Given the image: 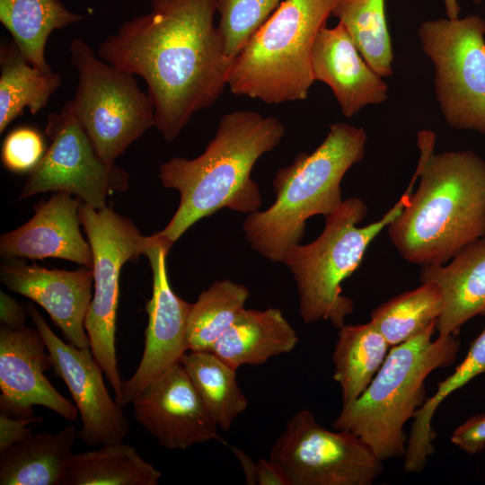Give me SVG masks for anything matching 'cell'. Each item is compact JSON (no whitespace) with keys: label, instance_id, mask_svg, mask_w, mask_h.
I'll use <instances>...</instances> for the list:
<instances>
[{"label":"cell","instance_id":"d6a6232c","mask_svg":"<svg viewBox=\"0 0 485 485\" xmlns=\"http://www.w3.org/2000/svg\"><path fill=\"white\" fill-rule=\"evenodd\" d=\"M43 136L36 128L22 126L4 138L1 150L4 166L12 172H31L46 153Z\"/></svg>","mask_w":485,"mask_h":485},{"label":"cell","instance_id":"7402d4cb","mask_svg":"<svg viewBox=\"0 0 485 485\" xmlns=\"http://www.w3.org/2000/svg\"><path fill=\"white\" fill-rule=\"evenodd\" d=\"M78 430L31 435L0 452L1 485H63Z\"/></svg>","mask_w":485,"mask_h":485},{"label":"cell","instance_id":"9c48e42d","mask_svg":"<svg viewBox=\"0 0 485 485\" xmlns=\"http://www.w3.org/2000/svg\"><path fill=\"white\" fill-rule=\"evenodd\" d=\"M418 36L435 66V93L445 121L485 137V21L479 15L428 20Z\"/></svg>","mask_w":485,"mask_h":485},{"label":"cell","instance_id":"e0dca14e","mask_svg":"<svg viewBox=\"0 0 485 485\" xmlns=\"http://www.w3.org/2000/svg\"><path fill=\"white\" fill-rule=\"evenodd\" d=\"M0 279L11 291L40 304L68 343L90 348L84 322L93 298V268L50 269L17 258L5 259L0 267Z\"/></svg>","mask_w":485,"mask_h":485},{"label":"cell","instance_id":"5b68a950","mask_svg":"<svg viewBox=\"0 0 485 485\" xmlns=\"http://www.w3.org/2000/svg\"><path fill=\"white\" fill-rule=\"evenodd\" d=\"M436 323L410 340L392 347L363 393L342 404L332 423L366 443L382 461L404 456L406 422L425 403V381L436 369L452 365L460 349L457 335L437 336Z\"/></svg>","mask_w":485,"mask_h":485},{"label":"cell","instance_id":"ffe728a7","mask_svg":"<svg viewBox=\"0 0 485 485\" xmlns=\"http://www.w3.org/2000/svg\"><path fill=\"white\" fill-rule=\"evenodd\" d=\"M421 267L420 283L433 282L442 294L438 336L457 335L469 320L485 316V235L466 245L448 264Z\"/></svg>","mask_w":485,"mask_h":485},{"label":"cell","instance_id":"f35d334b","mask_svg":"<svg viewBox=\"0 0 485 485\" xmlns=\"http://www.w3.org/2000/svg\"><path fill=\"white\" fill-rule=\"evenodd\" d=\"M474 4H480L481 0H472ZM446 17L448 19H457L461 12V7L457 0H443Z\"/></svg>","mask_w":485,"mask_h":485},{"label":"cell","instance_id":"74e56055","mask_svg":"<svg viewBox=\"0 0 485 485\" xmlns=\"http://www.w3.org/2000/svg\"><path fill=\"white\" fill-rule=\"evenodd\" d=\"M230 448L233 451L234 454L238 459V462L240 463L242 466V469L245 476L246 484L257 485V480H256L257 463H254L253 460L242 450L235 446H231Z\"/></svg>","mask_w":485,"mask_h":485},{"label":"cell","instance_id":"8d00e7d4","mask_svg":"<svg viewBox=\"0 0 485 485\" xmlns=\"http://www.w3.org/2000/svg\"><path fill=\"white\" fill-rule=\"evenodd\" d=\"M257 485H291L284 470L270 459H260L256 465Z\"/></svg>","mask_w":485,"mask_h":485},{"label":"cell","instance_id":"603a6c76","mask_svg":"<svg viewBox=\"0 0 485 485\" xmlns=\"http://www.w3.org/2000/svg\"><path fill=\"white\" fill-rule=\"evenodd\" d=\"M84 18L59 0H0L1 23L28 62L43 72H52L45 57L49 35Z\"/></svg>","mask_w":485,"mask_h":485},{"label":"cell","instance_id":"cb8c5ba5","mask_svg":"<svg viewBox=\"0 0 485 485\" xmlns=\"http://www.w3.org/2000/svg\"><path fill=\"white\" fill-rule=\"evenodd\" d=\"M62 84L59 74L43 72L23 57L14 41L0 46V133L27 108L37 114Z\"/></svg>","mask_w":485,"mask_h":485},{"label":"cell","instance_id":"4316f807","mask_svg":"<svg viewBox=\"0 0 485 485\" xmlns=\"http://www.w3.org/2000/svg\"><path fill=\"white\" fill-rule=\"evenodd\" d=\"M208 413L227 431L248 406L236 379V370L212 351H186L180 359Z\"/></svg>","mask_w":485,"mask_h":485},{"label":"cell","instance_id":"f1b7e54d","mask_svg":"<svg viewBox=\"0 0 485 485\" xmlns=\"http://www.w3.org/2000/svg\"><path fill=\"white\" fill-rule=\"evenodd\" d=\"M250 296L249 289L230 279L215 281L191 304L186 340L190 351H211L234 323Z\"/></svg>","mask_w":485,"mask_h":485},{"label":"cell","instance_id":"52a82bcc","mask_svg":"<svg viewBox=\"0 0 485 485\" xmlns=\"http://www.w3.org/2000/svg\"><path fill=\"white\" fill-rule=\"evenodd\" d=\"M338 0H283L233 60V94L267 104L305 100L312 51Z\"/></svg>","mask_w":485,"mask_h":485},{"label":"cell","instance_id":"83f0119b","mask_svg":"<svg viewBox=\"0 0 485 485\" xmlns=\"http://www.w3.org/2000/svg\"><path fill=\"white\" fill-rule=\"evenodd\" d=\"M485 374V328L472 342L464 359L454 373L437 384L436 392L414 413L408 437L403 467L406 472H420L435 452L432 419L439 405L451 393L474 377Z\"/></svg>","mask_w":485,"mask_h":485},{"label":"cell","instance_id":"277c9868","mask_svg":"<svg viewBox=\"0 0 485 485\" xmlns=\"http://www.w3.org/2000/svg\"><path fill=\"white\" fill-rule=\"evenodd\" d=\"M366 142L363 128L336 122L313 152L299 153L290 165L278 170L272 183L274 203L248 214L243 221L250 246L269 260L282 262L301 242L308 218L326 216L340 207L341 181L363 159Z\"/></svg>","mask_w":485,"mask_h":485},{"label":"cell","instance_id":"d4e9b609","mask_svg":"<svg viewBox=\"0 0 485 485\" xmlns=\"http://www.w3.org/2000/svg\"><path fill=\"white\" fill-rule=\"evenodd\" d=\"M332 353L333 379L341 389L342 404L358 398L384 364L390 345L371 322L344 324Z\"/></svg>","mask_w":485,"mask_h":485},{"label":"cell","instance_id":"8fae6325","mask_svg":"<svg viewBox=\"0 0 485 485\" xmlns=\"http://www.w3.org/2000/svg\"><path fill=\"white\" fill-rule=\"evenodd\" d=\"M269 459L291 485H371L383 472V462L359 437L325 428L308 410L289 419Z\"/></svg>","mask_w":485,"mask_h":485},{"label":"cell","instance_id":"2e32d148","mask_svg":"<svg viewBox=\"0 0 485 485\" xmlns=\"http://www.w3.org/2000/svg\"><path fill=\"white\" fill-rule=\"evenodd\" d=\"M51 357L37 328L0 327V413L12 418L34 416L33 406H44L75 420L77 407L60 394L45 376Z\"/></svg>","mask_w":485,"mask_h":485},{"label":"cell","instance_id":"4dcf8cb0","mask_svg":"<svg viewBox=\"0 0 485 485\" xmlns=\"http://www.w3.org/2000/svg\"><path fill=\"white\" fill-rule=\"evenodd\" d=\"M332 15L348 31L363 58L380 76L392 74V46L385 0H338Z\"/></svg>","mask_w":485,"mask_h":485},{"label":"cell","instance_id":"4fadbf2b","mask_svg":"<svg viewBox=\"0 0 485 485\" xmlns=\"http://www.w3.org/2000/svg\"><path fill=\"white\" fill-rule=\"evenodd\" d=\"M24 307L46 343L54 374L65 382L81 415L78 437L93 447L121 442L128 433L129 422L122 406L110 397L103 370L91 348L66 343L34 305L27 303Z\"/></svg>","mask_w":485,"mask_h":485},{"label":"cell","instance_id":"f546056e","mask_svg":"<svg viewBox=\"0 0 485 485\" xmlns=\"http://www.w3.org/2000/svg\"><path fill=\"white\" fill-rule=\"evenodd\" d=\"M442 309L438 286L423 282L418 288L403 292L374 309L370 322L392 348L436 323Z\"/></svg>","mask_w":485,"mask_h":485},{"label":"cell","instance_id":"30bf717a","mask_svg":"<svg viewBox=\"0 0 485 485\" xmlns=\"http://www.w3.org/2000/svg\"><path fill=\"white\" fill-rule=\"evenodd\" d=\"M81 224L91 245L94 291L85 318L90 348L123 407L122 381L115 348L119 274L128 260L144 254L148 236L127 217L110 207L96 209L82 203Z\"/></svg>","mask_w":485,"mask_h":485},{"label":"cell","instance_id":"7a4b0ae2","mask_svg":"<svg viewBox=\"0 0 485 485\" xmlns=\"http://www.w3.org/2000/svg\"><path fill=\"white\" fill-rule=\"evenodd\" d=\"M436 135L418 134L419 185L387 226L392 245L407 261L447 263L485 235V161L471 150L434 154Z\"/></svg>","mask_w":485,"mask_h":485},{"label":"cell","instance_id":"7c38bea8","mask_svg":"<svg viewBox=\"0 0 485 485\" xmlns=\"http://www.w3.org/2000/svg\"><path fill=\"white\" fill-rule=\"evenodd\" d=\"M45 134L50 139L43 158L30 172L18 199L46 192H66L83 203L101 209L106 198L128 189V173L114 163L104 162L66 102L49 113Z\"/></svg>","mask_w":485,"mask_h":485},{"label":"cell","instance_id":"6da1fadb","mask_svg":"<svg viewBox=\"0 0 485 485\" xmlns=\"http://www.w3.org/2000/svg\"><path fill=\"white\" fill-rule=\"evenodd\" d=\"M148 1L151 11L121 23L96 53L144 79L154 127L172 142L222 95L233 60L214 23L217 0Z\"/></svg>","mask_w":485,"mask_h":485},{"label":"cell","instance_id":"1f68e13d","mask_svg":"<svg viewBox=\"0 0 485 485\" xmlns=\"http://www.w3.org/2000/svg\"><path fill=\"white\" fill-rule=\"evenodd\" d=\"M282 0H217V29L232 60L278 7Z\"/></svg>","mask_w":485,"mask_h":485},{"label":"cell","instance_id":"ba28073f","mask_svg":"<svg viewBox=\"0 0 485 485\" xmlns=\"http://www.w3.org/2000/svg\"><path fill=\"white\" fill-rule=\"evenodd\" d=\"M78 75L73 111L100 157L114 163L127 148L154 127V109L135 75L98 57L82 39L69 46Z\"/></svg>","mask_w":485,"mask_h":485},{"label":"cell","instance_id":"ac0fdd59","mask_svg":"<svg viewBox=\"0 0 485 485\" xmlns=\"http://www.w3.org/2000/svg\"><path fill=\"white\" fill-rule=\"evenodd\" d=\"M83 202L66 192H57L39 202L34 216L23 225L0 237L4 259L57 258L93 268L91 245L80 231Z\"/></svg>","mask_w":485,"mask_h":485},{"label":"cell","instance_id":"d590c367","mask_svg":"<svg viewBox=\"0 0 485 485\" xmlns=\"http://www.w3.org/2000/svg\"><path fill=\"white\" fill-rule=\"evenodd\" d=\"M27 312L18 302L6 293L0 292V321L1 324L13 330L25 326Z\"/></svg>","mask_w":485,"mask_h":485},{"label":"cell","instance_id":"836d02e7","mask_svg":"<svg viewBox=\"0 0 485 485\" xmlns=\"http://www.w3.org/2000/svg\"><path fill=\"white\" fill-rule=\"evenodd\" d=\"M451 442L469 454L485 449V414L474 415L453 432Z\"/></svg>","mask_w":485,"mask_h":485},{"label":"cell","instance_id":"d6986e66","mask_svg":"<svg viewBox=\"0 0 485 485\" xmlns=\"http://www.w3.org/2000/svg\"><path fill=\"white\" fill-rule=\"evenodd\" d=\"M312 73L332 91L341 112L350 118L388 99V86L366 62L346 27H323L312 51Z\"/></svg>","mask_w":485,"mask_h":485},{"label":"cell","instance_id":"44dd1931","mask_svg":"<svg viewBox=\"0 0 485 485\" xmlns=\"http://www.w3.org/2000/svg\"><path fill=\"white\" fill-rule=\"evenodd\" d=\"M298 342L295 329L278 308L243 309L211 350L237 370L291 352Z\"/></svg>","mask_w":485,"mask_h":485},{"label":"cell","instance_id":"9a60e30c","mask_svg":"<svg viewBox=\"0 0 485 485\" xmlns=\"http://www.w3.org/2000/svg\"><path fill=\"white\" fill-rule=\"evenodd\" d=\"M134 417L158 444L186 449L207 441H225L182 365L178 362L132 401Z\"/></svg>","mask_w":485,"mask_h":485},{"label":"cell","instance_id":"3957f363","mask_svg":"<svg viewBox=\"0 0 485 485\" xmlns=\"http://www.w3.org/2000/svg\"><path fill=\"white\" fill-rule=\"evenodd\" d=\"M285 134L284 124L274 116L255 110L223 115L200 155L173 157L160 165L159 180L180 192V204L168 225L154 234L171 249L196 222L222 208L247 215L259 210L261 196L251 170Z\"/></svg>","mask_w":485,"mask_h":485},{"label":"cell","instance_id":"484cf974","mask_svg":"<svg viewBox=\"0 0 485 485\" xmlns=\"http://www.w3.org/2000/svg\"><path fill=\"white\" fill-rule=\"evenodd\" d=\"M161 472L121 442L74 454L63 485H156Z\"/></svg>","mask_w":485,"mask_h":485},{"label":"cell","instance_id":"8992f818","mask_svg":"<svg viewBox=\"0 0 485 485\" xmlns=\"http://www.w3.org/2000/svg\"><path fill=\"white\" fill-rule=\"evenodd\" d=\"M418 171L398 201L376 222L357 225L367 206L359 198L343 200L325 216L322 233L307 244H297L285 256L284 263L293 275L299 298V313L306 324L329 321L336 329L354 312V302L342 295L341 283L359 267L374 239L402 211L413 191Z\"/></svg>","mask_w":485,"mask_h":485},{"label":"cell","instance_id":"5bb4252c","mask_svg":"<svg viewBox=\"0 0 485 485\" xmlns=\"http://www.w3.org/2000/svg\"><path fill=\"white\" fill-rule=\"evenodd\" d=\"M170 249L154 234L148 236L144 255L153 273L152 297L146 304L148 322L140 363L127 381H122L123 406L150 383L180 362L188 351L186 329L191 304L172 289L166 270Z\"/></svg>","mask_w":485,"mask_h":485},{"label":"cell","instance_id":"e575fe53","mask_svg":"<svg viewBox=\"0 0 485 485\" xmlns=\"http://www.w3.org/2000/svg\"><path fill=\"white\" fill-rule=\"evenodd\" d=\"M42 419L41 416L36 415L31 418H12L0 413V452L31 436L37 425H29L38 424Z\"/></svg>","mask_w":485,"mask_h":485}]
</instances>
